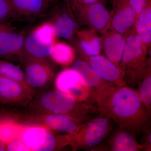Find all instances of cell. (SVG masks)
Listing matches in <instances>:
<instances>
[{
    "mask_svg": "<svg viewBox=\"0 0 151 151\" xmlns=\"http://www.w3.org/2000/svg\"><path fill=\"white\" fill-rule=\"evenodd\" d=\"M98 111L113 120L119 129L134 134L145 129L150 119L151 113L137 91L126 85L116 86Z\"/></svg>",
    "mask_w": 151,
    "mask_h": 151,
    "instance_id": "6da1fadb",
    "label": "cell"
},
{
    "mask_svg": "<svg viewBox=\"0 0 151 151\" xmlns=\"http://www.w3.org/2000/svg\"><path fill=\"white\" fill-rule=\"evenodd\" d=\"M39 105L46 113L66 115L79 124L99 113L95 105L78 101L70 94L57 89L43 94L40 98Z\"/></svg>",
    "mask_w": 151,
    "mask_h": 151,
    "instance_id": "7a4b0ae2",
    "label": "cell"
},
{
    "mask_svg": "<svg viewBox=\"0 0 151 151\" xmlns=\"http://www.w3.org/2000/svg\"><path fill=\"white\" fill-rule=\"evenodd\" d=\"M147 46L137 33L126 38L125 47L119 68L126 84L137 85L145 73L150 60L147 59Z\"/></svg>",
    "mask_w": 151,
    "mask_h": 151,
    "instance_id": "3957f363",
    "label": "cell"
},
{
    "mask_svg": "<svg viewBox=\"0 0 151 151\" xmlns=\"http://www.w3.org/2000/svg\"><path fill=\"white\" fill-rule=\"evenodd\" d=\"M57 37L49 21L44 22L27 33L22 60L49 61Z\"/></svg>",
    "mask_w": 151,
    "mask_h": 151,
    "instance_id": "277c9868",
    "label": "cell"
},
{
    "mask_svg": "<svg viewBox=\"0 0 151 151\" xmlns=\"http://www.w3.org/2000/svg\"><path fill=\"white\" fill-rule=\"evenodd\" d=\"M111 128V119L100 114L81 124L75 134H70L69 145L75 150L95 147L108 136Z\"/></svg>",
    "mask_w": 151,
    "mask_h": 151,
    "instance_id": "5b68a950",
    "label": "cell"
},
{
    "mask_svg": "<svg viewBox=\"0 0 151 151\" xmlns=\"http://www.w3.org/2000/svg\"><path fill=\"white\" fill-rule=\"evenodd\" d=\"M19 139L33 151H52L69 145L70 134L56 137L44 126L23 127Z\"/></svg>",
    "mask_w": 151,
    "mask_h": 151,
    "instance_id": "8992f818",
    "label": "cell"
},
{
    "mask_svg": "<svg viewBox=\"0 0 151 151\" xmlns=\"http://www.w3.org/2000/svg\"><path fill=\"white\" fill-rule=\"evenodd\" d=\"M71 68L80 75L82 82L89 89L93 103L98 109L116 86L101 78L87 62L83 60H74Z\"/></svg>",
    "mask_w": 151,
    "mask_h": 151,
    "instance_id": "52a82bcc",
    "label": "cell"
},
{
    "mask_svg": "<svg viewBox=\"0 0 151 151\" xmlns=\"http://www.w3.org/2000/svg\"><path fill=\"white\" fill-rule=\"evenodd\" d=\"M55 85L57 90L70 94L76 100L94 105L89 89L73 68H65L60 71L55 77Z\"/></svg>",
    "mask_w": 151,
    "mask_h": 151,
    "instance_id": "ba28073f",
    "label": "cell"
},
{
    "mask_svg": "<svg viewBox=\"0 0 151 151\" xmlns=\"http://www.w3.org/2000/svg\"><path fill=\"white\" fill-rule=\"evenodd\" d=\"M24 74L27 86L32 91L49 86L54 78V71L49 61L26 60Z\"/></svg>",
    "mask_w": 151,
    "mask_h": 151,
    "instance_id": "9c48e42d",
    "label": "cell"
},
{
    "mask_svg": "<svg viewBox=\"0 0 151 151\" xmlns=\"http://www.w3.org/2000/svg\"><path fill=\"white\" fill-rule=\"evenodd\" d=\"M25 30L18 31L8 22L0 23V56L9 58L18 56L22 58Z\"/></svg>",
    "mask_w": 151,
    "mask_h": 151,
    "instance_id": "30bf717a",
    "label": "cell"
},
{
    "mask_svg": "<svg viewBox=\"0 0 151 151\" xmlns=\"http://www.w3.org/2000/svg\"><path fill=\"white\" fill-rule=\"evenodd\" d=\"M13 19L32 22L48 16L52 3L49 0H8Z\"/></svg>",
    "mask_w": 151,
    "mask_h": 151,
    "instance_id": "8fae6325",
    "label": "cell"
},
{
    "mask_svg": "<svg viewBox=\"0 0 151 151\" xmlns=\"http://www.w3.org/2000/svg\"><path fill=\"white\" fill-rule=\"evenodd\" d=\"M86 62L101 78L116 86L127 85L122 71L106 57L86 56Z\"/></svg>",
    "mask_w": 151,
    "mask_h": 151,
    "instance_id": "7c38bea8",
    "label": "cell"
},
{
    "mask_svg": "<svg viewBox=\"0 0 151 151\" xmlns=\"http://www.w3.org/2000/svg\"><path fill=\"white\" fill-rule=\"evenodd\" d=\"M32 91L24 86L0 75V101L18 104L27 103L31 99Z\"/></svg>",
    "mask_w": 151,
    "mask_h": 151,
    "instance_id": "4fadbf2b",
    "label": "cell"
},
{
    "mask_svg": "<svg viewBox=\"0 0 151 151\" xmlns=\"http://www.w3.org/2000/svg\"><path fill=\"white\" fill-rule=\"evenodd\" d=\"M70 14L67 10L61 9L58 6L50 9L48 21L52 24L57 37L70 39L77 31V23Z\"/></svg>",
    "mask_w": 151,
    "mask_h": 151,
    "instance_id": "5bb4252c",
    "label": "cell"
},
{
    "mask_svg": "<svg viewBox=\"0 0 151 151\" xmlns=\"http://www.w3.org/2000/svg\"><path fill=\"white\" fill-rule=\"evenodd\" d=\"M116 5L117 10L112 20V27L116 32L125 35L135 24L137 15L127 0H121Z\"/></svg>",
    "mask_w": 151,
    "mask_h": 151,
    "instance_id": "9a60e30c",
    "label": "cell"
},
{
    "mask_svg": "<svg viewBox=\"0 0 151 151\" xmlns=\"http://www.w3.org/2000/svg\"><path fill=\"white\" fill-rule=\"evenodd\" d=\"M78 10L81 11V13L86 14L89 24L96 30L103 32L110 24L111 14L103 1L84 6Z\"/></svg>",
    "mask_w": 151,
    "mask_h": 151,
    "instance_id": "2e32d148",
    "label": "cell"
},
{
    "mask_svg": "<svg viewBox=\"0 0 151 151\" xmlns=\"http://www.w3.org/2000/svg\"><path fill=\"white\" fill-rule=\"evenodd\" d=\"M40 118V122L50 130L74 134L81 126L69 116L61 114L46 113Z\"/></svg>",
    "mask_w": 151,
    "mask_h": 151,
    "instance_id": "e0dca14e",
    "label": "cell"
},
{
    "mask_svg": "<svg viewBox=\"0 0 151 151\" xmlns=\"http://www.w3.org/2000/svg\"><path fill=\"white\" fill-rule=\"evenodd\" d=\"M108 145L109 150L112 151H139L143 149L142 145L136 139L135 134L120 129L112 136Z\"/></svg>",
    "mask_w": 151,
    "mask_h": 151,
    "instance_id": "ac0fdd59",
    "label": "cell"
},
{
    "mask_svg": "<svg viewBox=\"0 0 151 151\" xmlns=\"http://www.w3.org/2000/svg\"><path fill=\"white\" fill-rule=\"evenodd\" d=\"M125 42L126 38L124 35L116 31L108 33L103 40L106 58L118 67L122 60Z\"/></svg>",
    "mask_w": 151,
    "mask_h": 151,
    "instance_id": "d6986e66",
    "label": "cell"
},
{
    "mask_svg": "<svg viewBox=\"0 0 151 151\" xmlns=\"http://www.w3.org/2000/svg\"><path fill=\"white\" fill-rule=\"evenodd\" d=\"M135 24L136 33L148 47L151 42V1L138 15Z\"/></svg>",
    "mask_w": 151,
    "mask_h": 151,
    "instance_id": "ffe728a7",
    "label": "cell"
},
{
    "mask_svg": "<svg viewBox=\"0 0 151 151\" xmlns=\"http://www.w3.org/2000/svg\"><path fill=\"white\" fill-rule=\"evenodd\" d=\"M50 58L57 64L68 66L75 60V51L69 45L55 41L52 47Z\"/></svg>",
    "mask_w": 151,
    "mask_h": 151,
    "instance_id": "44dd1931",
    "label": "cell"
},
{
    "mask_svg": "<svg viewBox=\"0 0 151 151\" xmlns=\"http://www.w3.org/2000/svg\"><path fill=\"white\" fill-rule=\"evenodd\" d=\"M79 38V47L82 53L86 56L99 55L102 47V41L99 37L92 32L88 33L85 36L81 31L77 32Z\"/></svg>",
    "mask_w": 151,
    "mask_h": 151,
    "instance_id": "7402d4cb",
    "label": "cell"
},
{
    "mask_svg": "<svg viewBox=\"0 0 151 151\" xmlns=\"http://www.w3.org/2000/svg\"><path fill=\"white\" fill-rule=\"evenodd\" d=\"M137 90L139 96L148 111H151V63L148 65L142 78L138 84Z\"/></svg>",
    "mask_w": 151,
    "mask_h": 151,
    "instance_id": "603a6c76",
    "label": "cell"
},
{
    "mask_svg": "<svg viewBox=\"0 0 151 151\" xmlns=\"http://www.w3.org/2000/svg\"><path fill=\"white\" fill-rule=\"evenodd\" d=\"M0 75L28 87L26 82L24 72L20 68L13 63L0 61Z\"/></svg>",
    "mask_w": 151,
    "mask_h": 151,
    "instance_id": "cb8c5ba5",
    "label": "cell"
},
{
    "mask_svg": "<svg viewBox=\"0 0 151 151\" xmlns=\"http://www.w3.org/2000/svg\"><path fill=\"white\" fill-rule=\"evenodd\" d=\"M23 127L9 122L0 123V143L4 146L12 141L19 139Z\"/></svg>",
    "mask_w": 151,
    "mask_h": 151,
    "instance_id": "d4e9b609",
    "label": "cell"
},
{
    "mask_svg": "<svg viewBox=\"0 0 151 151\" xmlns=\"http://www.w3.org/2000/svg\"><path fill=\"white\" fill-rule=\"evenodd\" d=\"M13 19L12 10L8 0H0V23Z\"/></svg>",
    "mask_w": 151,
    "mask_h": 151,
    "instance_id": "484cf974",
    "label": "cell"
},
{
    "mask_svg": "<svg viewBox=\"0 0 151 151\" xmlns=\"http://www.w3.org/2000/svg\"><path fill=\"white\" fill-rule=\"evenodd\" d=\"M4 147L5 150L6 151H31L25 144L20 139H17L8 143L5 145Z\"/></svg>",
    "mask_w": 151,
    "mask_h": 151,
    "instance_id": "4316f807",
    "label": "cell"
},
{
    "mask_svg": "<svg viewBox=\"0 0 151 151\" xmlns=\"http://www.w3.org/2000/svg\"><path fill=\"white\" fill-rule=\"evenodd\" d=\"M151 0H127L130 6L137 14V15L142 12L148 3Z\"/></svg>",
    "mask_w": 151,
    "mask_h": 151,
    "instance_id": "83f0119b",
    "label": "cell"
},
{
    "mask_svg": "<svg viewBox=\"0 0 151 151\" xmlns=\"http://www.w3.org/2000/svg\"><path fill=\"white\" fill-rule=\"evenodd\" d=\"M70 3L72 8L78 10L84 6L92 4L98 2L103 1V0H68Z\"/></svg>",
    "mask_w": 151,
    "mask_h": 151,
    "instance_id": "f1b7e54d",
    "label": "cell"
},
{
    "mask_svg": "<svg viewBox=\"0 0 151 151\" xmlns=\"http://www.w3.org/2000/svg\"><path fill=\"white\" fill-rule=\"evenodd\" d=\"M146 134L145 141L144 144L142 145V150H145V151L151 150V133L150 130L147 131Z\"/></svg>",
    "mask_w": 151,
    "mask_h": 151,
    "instance_id": "f546056e",
    "label": "cell"
},
{
    "mask_svg": "<svg viewBox=\"0 0 151 151\" xmlns=\"http://www.w3.org/2000/svg\"><path fill=\"white\" fill-rule=\"evenodd\" d=\"M5 151L4 146L0 143V151Z\"/></svg>",
    "mask_w": 151,
    "mask_h": 151,
    "instance_id": "4dcf8cb0",
    "label": "cell"
},
{
    "mask_svg": "<svg viewBox=\"0 0 151 151\" xmlns=\"http://www.w3.org/2000/svg\"><path fill=\"white\" fill-rule=\"evenodd\" d=\"M112 1H113V2L114 3V4H116V5L117 3L119 2L120 1H121V0H112Z\"/></svg>",
    "mask_w": 151,
    "mask_h": 151,
    "instance_id": "1f68e13d",
    "label": "cell"
},
{
    "mask_svg": "<svg viewBox=\"0 0 151 151\" xmlns=\"http://www.w3.org/2000/svg\"><path fill=\"white\" fill-rule=\"evenodd\" d=\"M49 1H50L52 3H53L55 1V0H49Z\"/></svg>",
    "mask_w": 151,
    "mask_h": 151,
    "instance_id": "d6a6232c",
    "label": "cell"
}]
</instances>
